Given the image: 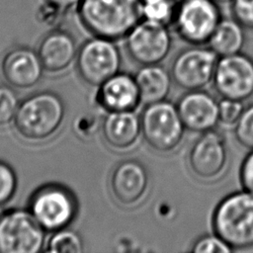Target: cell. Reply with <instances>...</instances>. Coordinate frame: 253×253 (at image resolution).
<instances>
[{"label":"cell","mask_w":253,"mask_h":253,"mask_svg":"<svg viewBox=\"0 0 253 253\" xmlns=\"http://www.w3.org/2000/svg\"><path fill=\"white\" fill-rule=\"evenodd\" d=\"M76 11L88 32L114 42L126 38L142 19L141 0H81Z\"/></svg>","instance_id":"1"},{"label":"cell","mask_w":253,"mask_h":253,"mask_svg":"<svg viewBox=\"0 0 253 253\" xmlns=\"http://www.w3.org/2000/svg\"><path fill=\"white\" fill-rule=\"evenodd\" d=\"M65 116V105L54 92H38L19 104L14 118L18 133L39 141L51 136L60 126Z\"/></svg>","instance_id":"2"},{"label":"cell","mask_w":253,"mask_h":253,"mask_svg":"<svg viewBox=\"0 0 253 253\" xmlns=\"http://www.w3.org/2000/svg\"><path fill=\"white\" fill-rule=\"evenodd\" d=\"M212 228L232 249L253 246V193L246 190L223 198L212 214Z\"/></svg>","instance_id":"3"},{"label":"cell","mask_w":253,"mask_h":253,"mask_svg":"<svg viewBox=\"0 0 253 253\" xmlns=\"http://www.w3.org/2000/svg\"><path fill=\"white\" fill-rule=\"evenodd\" d=\"M140 125L146 143L159 152L175 149L186 129L176 104L167 100L145 105L140 115Z\"/></svg>","instance_id":"4"},{"label":"cell","mask_w":253,"mask_h":253,"mask_svg":"<svg viewBox=\"0 0 253 253\" xmlns=\"http://www.w3.org/2000/svg\"><path fill=\"white\" fill-rule=\"evenodd\" d=\"M29 211L45 231L67 227L75 218L78 205L73 193L59 184L37 189L29 202Z\"/></svg>","instance_id":"5"},{"label":"cell","mask_w":253,"mask_h":253,"mask_svg":"<svg viewBox=\"0 0 253 253\" xmlns=\"http://www.w3.org/2000/svg\"><path fill=\"white\" fill-rule=\"evenodd\" d=\"M44 234L30 211L12 209L0 214V253H38Z\"/></svg>","instance_id":"6"},{"label":"cell","mask_w":253,"mask_h":253,"mask_svg":"<svg viewBox=\"0 0 253 253\" xmlns=\"http://www.w3.org/2000/svg\"><path fill=\"white\" fill-rule=\"evenodd\" d=\"M220 19V10L214 0H182L177 3L172 24L184 42L206 44Z\"/></svg>","instance_id":"7"},{"label":"cell","mask_w":253,"mask_h":253,"mask_svg":"<svg viewBox=\"0 0 253 253\" xmlns=\"http://www.w3.org/2000/svg\"><path fill=\"white\" fill-rule=\"evenodd\" d=\"M76 57L80 77L96 87L119 73L122 66V55L114 41L95 36L82 43Z\"/></svg>","instance_id":"8"},{"label":"cell","mask_w":253,"mask_h":253,"mask_svg":"<svg viewBox=\"0 0 253 253\" xmlns=\"http://www.w3.org/2000/svg\"><path fill=\"white\" fill-rule=\"evenodd\" d=\"M125 39L129 57L140 65L160 64L172 47L168 26L145 19H141Z\"/></svg>","instance_id":"9"},{"label":"cell","mask_w":253,"mask_h":253,"mask_svg":"<svg viewBox=\"0 0 253 253\" xmlns=\"http://www.w3.org/2000/svg\"><path fill=\"white\" fill-rule=\"evenodd\" d=\"M218 57L209 46L192 44L174 57L170 68L172 79L187 91L203 89L212 81Z\"/></svg>","instance_id":"10"},{"label":"cell","mask_w":253,"mask_h":253,"mask_svg":"<svg viewBox=\"0 0 253 253\" xmlns=\"http://www.w3.org/2000/svg\"><path fill=\"white\" fill-rule=\"evenodd\" d=\"M212 82L222 98L249 99L253 95V59L241 52L218 57Z\"/></svg>","instance_id":"11"},{"label":"cell","mask_w":253,"mask_h":253,"mask_svg":"<svg viewBox=\"0 0 253 253\" xmlns=\"http://www.w3.org/2000/svg\"><path fill=\"white\" fill-rule=\"evenodd\" d=\"M224 135L213 129L202 132L190 148L188 164L195 176L212 180L224 171L228 151Z\"/></svg>","instance_id":"12"},{"label":"cell","mask_w":253,"mask_h":253,"mask_svg":"<svg viewBox=\"0 0 253 253\" xmlns=\"http://www.w3.org/2000/svg\"><path fill=\"white\" fill-rule=\"evenodd\" d=\"M149 184L146 167L136 159L118 163L110 176V188L116 201L126 207L136 205L145 196Z\"/></svg>","instance_id":"13"},{"label":"cell","mask_w":253,"mask_h":253,"mask_svg":"<svg viewBox=\"0 0 253 253\" xmlns=\"http://www.w3.org/2000/svg\"><path fill=\"white\" fill-rule=\"evenodd\" d=\"M176 106L185 128L190 131L202 133L213 129L219 123L218 102L202 89L186 92Z\"/></svg>","instance_id":"14"},{"label":"cell","mask_w":253,"mask_h":253,"mask_svg":"<svg viewBox=\"0 0 253 253\" xmlns=\"http://www.w3.org/2000/svg\"><path fill=\"white\" fill-rule=\"evenodd\" d=\"M44 68L38 51L28 46H16L10 49L1 62L4 79L12 87L31 88L39 83Z\"/></svg>","instance_id":"15"},{"label":"cell","mask_w":253,"mask_h":253,"mask_svg":"<svg viewBox=\"0 0 253 253\" xmlns=\"http://www.w3.org/2000/svg\"><path fill=\"white\" fill-rule=\"evenodd\" d=\"M96 100L106 112L134 111L141 103L134 76L124 72L103 82L98 88Z\"/></svg>","instance_id":"16"},{"label":"cell","mask_w":253,"mask_h":253,"mask_svg":"<svg viewBox=\"0 0 253 253\" xmlns=\"http://www.w3.org/2000/svg\"><path fill=\"white\" fill-rule=\"evenodd\" d=\"M37 51L44 70L49 72L67 68L78 52L75 39L70 33L60 29L47 33L41 40Z\"/></svg>","instance_id":"17"},{"label":"cell","mask_w":253,"mask_h":253,"mask_svg":"<svg viewBox=\"0 0 253 253\" xmlns=\"http://www.w3.org/2000/svg\"><path fill=\"white\" fill-rule=\"evenodd\" d=\"M101 127L103 138L111 148L127 150L137 142L141 133L140 117L134 111L107 112Z\"/></svg>","instance_id":"18"},{"label":"cell","mask_w":253,"mask_h":253,"mask_svg":"<svg viewBox=\"0 0 253 253\" xmlns=\"http://www.w3.org/2000/svg\"><path fill=\"white\" fill-rule=\"evenodd\" d=\"M140 102L144 105L166 100L172 86L170 71L160 64L141 65L134 75Z\"/></svg>","instance_id":"19"},{"label":"cell","mask_w":253,"mask_h":253,"mask_svg":"<svg viewBox=\"0 0 253 253\" xmlns=\"http://www.w3.org/2000/svg\"><path fill=\"white\" fill-rule=\"evenodd\" d=\"M244 29L234 18L220 19L207 44L219 57L240 52L245 42Z\"/></svg>","instance_id":"20"},{"label":"cell","mask_w":253,"mask_h":253,"mask_svg":"<svg viewBox=\"0 0 253 253\" xmlns=\"http://www.w3.org/2000/svg\"><path fill=\"white\" fill-rule=\"evenodd\" d=\"M177 0H141L142 19L163 25L173 23Z\"/></svg>","instance_id":"21"},{"label":"cell","mask_w":253,"mask_h":253,"mask_svg":"<svg viewBox=\"0 0 253 253\" xmlns=\"http://www.w3.org/2000/svg\"><path fill=\"white\" fill-rule=\"evenodd\" d=\"M83 250L81 237L66 227L54 231L46 246V251L50 253H81Z\"/></svg>","instance_id":"22"},{"label":"cell","mask_w":253,"mask_h":253,"mask_svg":"<svg viewBox=\"0 0 253 253\" xmlns=\"http://www.w3.org/2000/svg\"><path fill=\"white\" fill-rule=\"evenodd\" d=\"M234 135L242 146L250 150L253 149V104L244 108L234 125Z\"/></svg>","instance_id":"23"},{"label":"cell","mask_w":253,"mask_h":253,"mask_svg":"<svg viewBox=\"0 0 253 253\" xmlns=\"http://www.w3.org/2000/svg\"><path fill=\"white\" fill-rule=\"evenodd\" d=\"M19 104L18 96L13 89L6 85H0V126L14 121Z\"/></svg>","instance_id":"24"},{"label":"cell","mask_w":253,"mask_h":253,"mask_svg":"<svg viewBox=\"0 0 253 253\" xmlns=\"http://www.w3.org/2000/svg\"><path fill=\"white\" fill-rule=\"evenodd\" d=\"M18 179L13 168L0 161V208L5 206L15 195Z\"/></svg>","instance_id":"25"},{"label":"cell","mask_w":253,"mask_h":253,"mask_svg":"<svg viewBox=\"0 0 253 253\" xmlns=\"http://www.w3.org/2000/svg\"><path fill=\"white\" fill-rule=\"evenodd\" d=\"M233 249L217 234H207L199 237L192 245L194 253H228Z\"/></svg>","instance_id":"26"},{"label":"cell","mask_w":253,"mask_h":253,"mask_svg":"<svg viewBox=\"0 0 253 253\" xmlns=\"http://www.w3.org/2000/svg\"><path fill=\"white\" fill-rule=\"evenodd\" d=\"M244 106L241 101L222 98L218 102V118L219 123L225 126H233L240 118Z\"/></svg>","instance_id":"27"},{"label":"cell","mask_w":253,"mask_h":253,"mask_svg":"<svg viewBox=\"0 0 253 253\" xmlns=\"http://www.w3.org/2000/svg\"><path fill=\"white\" fill-rule=\"evenodd\" d=\"M231 12L245 29L253 30V0H232Z\"/></svg>","instance_id":"28"},{"label":"cell","mask_w":253,"mask_h":253,"mask_svg":"<svg viewBox=\"0 0 253 253\" xmlns=\"http://www.w3.org/2000/svg\"><path fill=\"white\" fill-rule=\"evenodd\" d=\"M66 12L62 11L58 7L53 4L44 1V3L39 7L38 10V18L41 23L45 25H55L57 22L61 20L63 15Z\"/></svg>","instance_id":"29"},{"label":"cell","mask_w":253,"mask_h":253,"mask_svg":"<svg viewBox=\"0 0 253 253\" xmlns=\"http://www.w3.org/2000/svg\"><path fill=\"white\" fill-rule=\"evenodd\" d=\"M239 178L243 189L253 193V149L246 155L240 166Z\"/></svg>","instance_id":"30"},{"label":"cell","mask_w":253,"mask_h":253,"mask_svg":"<svg viewBox=\"0 0 253 253\" xmlns=\"http://www.w3.org/2000/svg\"><path fill=\"white\" fill-rule=\"evenodd\" d=\"M75 130L81 135H89L95 128V118L94 117H81L75 121Z\"/></svg>","instance_id":"31"},{"label":"cell","mask_w":253,"mask_h":253,"mask_svg":"<svg viewBox=\"0 0 253 253\" xmlns=\"http://www.w3.org/2000/svg\"><path fill=\"white\" fill-rule=\"evenodd\" d=\"M44 1L53 4L54 6L58 7L64 12H67L72 8H76L81 0H44Z\"/></svg>","instance_id":"32"},{"label":"cell","mask_w":253,"mask_h":253,"mask_svg":"<svg viewBox=\"0 0 253 253\" xmlns=\"http://www.w3.org/2000/svg\"><path fill=\"white\" fill-rule=\"evenodd\" d=\"M215 2H217V3H231V1L232 0H214Z\"/></svg>","instance_id":"33"},{"label":"cell","mask_w":253,"mask_h":253,"mask_svg":"<svg viewBox=\"0 0 253 253\" xmlns=\"http://www.w3.org/2000/svg\"><path fill=\"white\" fill-rule=\"evenodd\" d=\"M177 1H178V2H179V1H182V0H177Z\"/></svg>","instance_id":"34"},{"label":"cell","mask_w":253,"mask_h":253,"mask_svg":"<svg viewBox=\"0 0 253 253\" xmlns=\"http://www.w3.org/2000/svg\"><path fill=\"white\" fill-rule=\"evenodd\" d=\"M0 214H1V212H0Z\"/></svg>","instance_id":"35"}]
</instances>
